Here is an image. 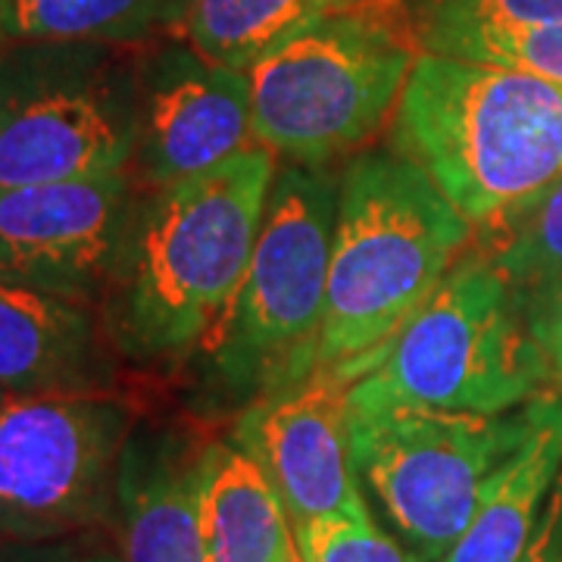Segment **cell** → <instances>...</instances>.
<instances>
[{
  "instance_id": "1",
  "label": "cell",
  "mask_w": 562,
  "mask_h": 562,
  "mask_svg": "<svg viewBox=\"0 0 562 562\" xmlns=\"http://www.w3.org/2000/svg\"><path fill=\"white\" fill-rule=\"evenodd\" d=\"M279 157L260 144L144 191L106 291V338L138 362H179L220 319L260 238Z\"/></svg>"
},
{
  "instance_id": "2",
  "label": "cell",
  "mask_w": 562,
  "mask_h": 562,
  "mask_svg": "<svg viewBox=\"0 0 562 562\" xmlns=\"http://www.w3.org/2000/svg\"><path fill=\"white\" fill-rule=\"evenodd\" d=\"M472 241L475 225L416 162L397 150L357 154L338 176L322 372L362 379Z\"/></svg>"
},
{
  "instance_id": "3",
  "label": "cell",
  "mask_w": 562,
  "mask_h": 562,
  "mask_svg": "<svg viewBox=\"0 0 562 562\" xmlns=\"http://www.w3.org/2000/svg\"><path fill=\"white\" fill-rule=\"evenodd\" d=\"M335 210L322 166H279L241 281L188 357L203 409L244 413L319 369Z\"/></svg>"
},
{
  "instance_id": "4",
  "label": "cell",
  "mask_w": 562,
  "mask_h": 562,
  "mask_svg": "<svg viewBox=\"0 0 562 562\" xmlns=\"http://www.w3.org/2000/svg\"><path fill=\"white\" fill-rule=\"evenodd\" d=\"M391 147L482 228L562 176V85L425 50L403 85Z\"/></svg>"
},
{
  "instance_id": "5",
  "label": "cell",
  "mask_w": 562,
  "mask_h": 562,
  "mask_svg": "<svg viewBox=\"0 0 562 562\" xmlns=\"http://www.w3.org/2000/svg\"><path fill=\"white\" fill-rule=\"evenodd\" d=\"M553 382L516 291L479 247H469L369 372L347 384V406L497 416L547 394Z\"/></svg>"
},
{
  "instance_id": "6",
  "label": "cell",
  "mask_w": 562,
  "mask_h": 562,
  "mask_svg": "<svg viewBox=\"0 0 562 562\" xmlns=\"http://www.w3.org/2000/svg\"><path fill=\"white\" fill-rule=\"evenodd\" d=\"M138 60L116 44L13 41L0 57V191L132 169Z\"/></svg>"
},
{
  "instance_id": "7",
  "label": "cell",
  "mask_w": 562,
  "mask_h": 562,
  "mask_svg": "<svg viewBox=\"0 0 562 562\" xmlns=\"http://www.w3.org/2000/svg\"><path fill=\"white\" fill-rule=\"evenodd\" d=\"M416 50L382 20L344 10L247 66L254 138L303 166L344 157L394 120Z\"/></svg>"
},
{
  "instance_id": "8",
  "label": "cell",
  "mask_w": 562,
  "mask_h": 562,
  "mask_svg": "<svg viewBox=\"0 0 562 562\" xmlns=\"http://www.w3.org/2000/svg\"><path fill=\"white\" fill-rule=\"evenodd\" d=\"M535 401L497 416L425 406H347L360 484L416 560L441 562L457 543L494 472L528 438Z\"/></svg>"
},
{
  "instance_id": "9",
  "label": "cell",
  "mask_w": 562,
  "mask_h": 562,
  "mask_svg": "<svg viewBox=\"0 0 562 562\" xmlns=\"http://www.w3.org/2000/svg\"><path fill=\"white\" fill-rule=\"evenodd\" d=\"M132 406L106 391L0 401V531L81 538L116 519Z\"/></svg>"
},
{
  "instance_id": "10",
  "label": "cell",
  "mask_w": 562,
  "mask_h": 562,
  "mask_svg": "<svg viewBox=\"0 0 562 562\" xmlns=\"http://www.w3.org/2000/svg\"><path fill=\"white\" fill-rule=\"evenodd\" d=\"M135 201L132 169L0 191V281L101 306Z\"/></svg>"
},
{
  "instance_id": "11",
  "label": "cell",
  "mask_w": 562,
  "mask_h": 562,
  "mask_svg": "<svg viewBox=\"0 0 562 562\" xmlns=\"http://www.w3.org/2000/svg\"><path fill=\"white\" fill-rule=\"evenodd\" d=\"M247 72L188 41L138 60V144L132 176L154 191L194 179L254 147Z\"/></svg>"
},
{
  "instance_id": "12",
  "label": "cell",
  "mask_w": 562,
  "mask_h": 562,
  "mask_svg": "<svg viewBox=\"0 0 562 562\" xmlns=\"http://www.w3.org/2000/svg\"><path fill=\"white\" fill-rule=\"evenodd\" d=\"M232 443L266 472L294 535L369 513L350 450L347 384L331 372L250 403L235 416Z\"/></svg>"
},
{
  "instance_id": "13",
  "label": "cell",
  "mask_w": 562,
  "mask_h": 562,
  "mask_svg": "<svg viewBox=\"0 0 562 562\" xmlns=\"http://www.w3.org/2000/svg\"><path fill=\"white\" fill-rule=\"evenodd\" d=\"M216 447L188 428L135 425L116 484L120 562H210L203 494Z\"/></svg>"
},
{
  "instance_id": "14",
  "label": "cell",
  "mask_w": 562,
  "mask_h": 562,
  "mask_svg": "<svg viewBox=\"0 0 562 562\" xmlns=\"http://www.w3.org/2000/svg\"><path fill=\"white\" fill-rule=\"evenodd\" d=\"M94 310L0 281V394L103 391L110 362Z\"/></svg>"
},
{
  "instance_id": "15",
  "label": "cell",
  "mask_w": 562,
  "mask_h": 562,
  "mask_svg": "<svg viewBox=\"0 0 562 562\" xmlns=\"http://www.w3.org/2000/svg\"><path fill=\"white\" fill-rule=\"evenodd\" d=\"M562 465V397L535 401L525 443L494 472L469 525L441 562H519Z\"/></svg>"
},
{
  "instance_id": "16",
  "label": "cell",
  "mask_w": 562,
  "mask_h": 562,
  "mask_svg": "<svg viewBox=\"0 0 562 562\" xmlns=\"http://www.w3.org/2000/svg\"><path fill=\"white\" fill-rule=\"evenodd\" d=\"M210 562H276L294 528L266 472L232 441H220L203 494Z\"/></svg>"
},
{
  "instance_id": "17",
  "label": "cell",
  "mask_w": 562,
  "mask_h": 562,
  "mask_svg": "<svg viewBox=\"0 0 562 562\" xmlns=\"http://www.w3.org/2000/svg\"><path fill=\"white\" fill-rule=\"evenodd\" d=\"M344 10H353V0H188L179 29L203 57L247 69L281 41Z\"/></svg>"
},
{
  "instance_id": "18",
  "label": "cell",
  "mask_w": 562,
  "mask_h": 562,
  "mask_svg": "<svg viewBox=\"0 0 562 562\" xmlns=\"http://www.w3.org/2000/svg\"><path fill=\"white\" fill-rule=\"evenodd\" d=\"M188 0H7L16 41L54 44H135L179 29Z\"/></svg>"
},
{
  "instance_id": "19",
  "label": "cell",
  "mask_w": 562,
  "mask_h": 562,
  "mask_svg": "<svg viewBox=\"0 0 562 562\" xmlns=\"http://www.w3.org/2000/svg\"><path fill=\"white\" fill-rule=\"evenodd\" d=\"M419 41L431 54L519 69L562 85V22H506L422 13Z\"/></svg>"
},
{
  "instance_id": "20",
  "label": "cell",
  "mask_w": 562,
  "mask_h": 562,
  "mask_svg": "<svg viewBox=\"0 0 562 562\" xmlns=\"http://www.w3.org/2000/svg\"><path fill=\"white\" fill-rule=\"evenodd\" d=\"M482 250L516 294L562 279V176L503 220L475 228Z\"/></svg>"
},
{
  "instance_id": "21",
  "label": "cell",
  "mask_w": 562,
  "mask_h": 562,
  "mask_svg": "<svg viewBox=\"0 0 562 562\" xmlns=\"http://www.w3.org/2000/svg\"><path fill=\"white\" fill-rule=\"evenodd\" d=\"M306 562H419L397 538L372 522V513L328 519L294 535Z\"/></svg>"
},
{
  "instance_id": "22",
  "label": "cell",
  "mask_w": 562,
  "mask_h": 562,
  "mask_svg": "<svg viewBox=\"0 0 562 562\" xmlns=\"http://www.w3.org/2000/svg\"><path fill=\"white\" fill-rule=\"evenodd\" d=\"M522 303L525 322L541 344L543 357L553 369V379L562 382V279L543 284L531 294H516Z\"/></svg>"
},
{
  "instance_id": "23",
  "label": "cell",
  "mask_w": 562,
  "mask_h": 562,
  "mask_svg": "<svg viewBox=\"0 0 562 562\" xmlns=\"http://www.w3.org/2000/svg\"><path fill=\"white\" fill-rule=\"evenodd\" d=\"M425 13L506 22H562V0H431Z\"/></svg>"
},
{
  "instance_id": "24",
  "label": "cell",
  "mask_w": 562,
  "mask_h": 562,
  "mask_svg": "<svg viewBox=\"0 0 562 562\" xmlns=\"http://www.w3.org/2000/svg\"><path fill=\"white\" fill-rule=\"evenodd\" d=\"M519 562H562V465L547 491L538 525Z\"/></svg>"
},
{
  "instance_id": "25",
  "label": "cell",
  "mask_w": 562,
  "mask_h": 562,
  "mask_svg": "<svg viewBox=\"0 0 562 562\" xmlns=\"http://www.w3.org/2000/svg\"><path fill=\"white\" fill-rule=\"evenodd\" d=\"M0 562H110L85 557L79 538L60 541H29L0 531Z\"/></svg>"
},
{
  "instance_id": "26",
  "label": "cell",
  "mask_w": 562,
  "mask_h": 562,
  "mask_svg": "<svg viewBox=\"0 0 562 562\" xmlns=\"http://www.w3.org/2000/svg\"><path fill=\"white\" fill-rule=\"evenodd\" d=\"M13 32H10V22H7V7L0 3V57L10 50V44H13Z\"/></svg>"
},
{
  "instance_id": "27",
  "label": "cell",
  "mask_w": 562,
  "mask_h": 562,
  "mask_svg": "<svg viewBox=\"0 0 562 562\" xmlns=\"http://www.w3.org/2000/svg\"><path fill=\"white\" fill-rule=\"evenodd\" d=\"M276 562H306V560H303L301 547H297V541H294V543H291V547H288V550H284V553H281V557Z\"/></svg>"
},
{
  "instance_id": "28",
  "label": "cell",
  "mask_w": 562,
  "mask_h": 562,
  "mask_svg": "<svg viewBox=\"0 0 562 562\" xmlns=\"http://www.w3.org/2000/svg\"><path fill=\"white\" fill-rule=\"evenodd\" d=\"M0 3H3V7H7V0H0Z\"/></svg>"
},
{
  "instance_id": "29",
  "label": "cell",
  "mask_w": 562,
  "mask_h": 562,
  "mask_svg": "<svg viewBox=\"0 0 562 562\" xmlns=\"http://www.w3.org/2000/svg\"><path fill=\"white\" fill-rule=\"evenodd\" d=\"M0 401H3V394H0Z\"/></svg>"
}]
</instances>
